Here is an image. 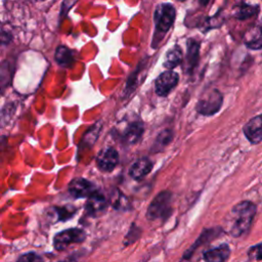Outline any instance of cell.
I'll return each mask as SVG.
<instances>
[{
  "mask_svg": "<svg viewBox=\"0 0 262 262\" xmlns=\"http://www.w3.org/2000/svg\"><path fill=\"white\" fill-rule=\"evenodd\" d=\"M243 132L246 138L252 144L262 142V114L250 119L243 127Z\"/></svg>",
  "mask_w": 262,
  "mask_h": 262,
  "instance_id": "obj_8",
  "label": "cell"
},
{
  "mask_svg": "<svg viewBox=\"0 0 262 262\" xmlns=\"http://www.w3.org/2000/svg\"><path fill=\"white\" fill-rule=\"evenodd\" d=\"M145 60H146V58L142 59V60L140 61V63H138L137 69L130 75V77H129V79H128V81H127V83H126V87H125V91H124L125 95L130 94V93L133 92L134 89L136 88V86H137V84H138L137 77H138V74H139V73L142 71V69L144 68V66H146V64L144 63Z\"/></svg>",
  "mask_w": 262,
  "mask_h": 262,
  "instance_id": "obj_18",
  "label": "cell"
},
{
  "mask_svg": "<svg viewBox=\"0 0 262 262\" xmlns=\"http://www.w3.org/2000/svg\"><path fill=\"white\" fill-rule=\"evenodd\" d=\"M199 1L202 6H207L211 2V0H199Z\"/></svg>",
  "mask_w": 262,
  "mask_h": 262,
  "instance_id": "obj_25",
  "label": "cell"
},
{
  "mask_svg": "<svg viewBox=\"0 0 262 262\" xmlns=\"http://www.w3.org/2000/svg\"><path fill=\"white\" fill-rule=\"evenodd\" d=\"M248 256L252 259L262 261V243L250 247L248 250Z\"/></svg>",
  "mask_w": 262,
  "mask_h": 262,
  "instance_id": "obj_22",
  "label": "cell"
},
{
  "mask_svg": "<svg viewBox=\"0 0 262 262\" xmlns=\"http://www.w3.org/2000/svg\"><path fill=\"white\" fill-rule=\"evenodd\" d=\"M259 11L258 6H252L245 3H242L235 10L234 16L238 19H246L255 15Z\"/></svg>",
  "mask_w": 262,
  "mask_h": 262,
  "instance_id": "obj_19",
  "label": "cell"
},
{
  "mask_svg": "<svg viewBox=\"0 0 262 262\" xmlns=\"http://www.w3.org/2000/svg\"><path fill=\"white\" fill-rule=\"evenodd\" d=\"M106 204L107 203L105 198L96 191L88 198V201L86 203V210L89 214L96 216L105 210Z\"/></svg>",
  "mask_w": 262,
  "mask_h": 262,
  "instance_id": "obj_13",
  "label": "cell"
},
{
  "mask_svg": "<svg viewBox=\"0 0 262 262\" xmlns=\"http://www.w3.org/2000/svg\"><path fill=\"white\" fill-rule=\"evenodd\" d=\"M223 103V95L218 89H212L203 94L196 102V112L203 116H213L218 113Z\"/></svg>",
  "mask_w": 262,
  "mask_h": 262,
  "instance_id": "obj_4",
  "label": "cell"
},
{
  "mask_svg": "<svg viewBox=\"0 0 262 262\" xmlns=\"http://www.w3.org/2000/svg\"><path fill=\"white\" fill-rule=\"evenodd\" d=\"M171 204L172 193L169 191H161L149 204L146 211V218L157 220L168 217L171 213Z\"/></svg>",
  "mask_w": 262,
  "mask_h": 262,
  "instance_id": "obj_3",
  "label": "cell"
},
{
  "mask_svg": "<svg viewBox=\"0 0 262 262\" xmlns=\"http://www.w3.org/2000/svg\"><path fill=\"white\" fill-rule=\"evenodd\" d=\"M230 255V248L227 244H221L203 254L205 262H226Z\"/></svg>",
  "mask_w": 262,
  "mask_h": 262,
  "instance_id": "obj_12",
  "label": "cell"
},
{
  "mask_svg": "<svg viewBox=\"0 0 262 262\" xmlns=\"http://www.w3.org/2000/svg\"><path fill=\"white\" fill-rule=\"evenodd\" d=\"M177 1H181V2H183V1H185V0H177Z\"/></svg>",
  "mask_w": 262,
  "mask_h": 262,
  "instance_id": "obj_26",
  "label": "cell"
},
{
  "mask_svg": "<svg viewBox=\"0 0 262 262\" xmlns=\"http://www.w3.org/2000/svg\"><path fill=\"white\" fill-rule=\"evenodd\" d=\"M172 139V132L170 130H164L162 131L155 141L152 150H161L163 149Z\"/></svg>",
  "mask_w": 262,
  "mask_h": 262,
  "instance_id": "obj_20",
  "label": "cell"
},
{
  "mask_svg": "<svg viewBox=\"0 0 262 262\" xmlns=\"http://www.w3.org/2000/svg\"><path fill=\"white\" fill-rule=\"evenodd\" d=\"M179 75L173 70L163 72L155 81V91L159 96H167L178 84Z\"/></svg>",
  "mask_w": 262,
  "mask_h": 262,
  "instance_id": "obj_6",
  "label": "cell"
},
{
  "mask_svg": "<svg viewBox=\"0 0 262 262\" xmlns=\"http://www.w3.org/2000/svg\"><path fill=\"white\" fill-rule=\"evenodd\" d=\"M86 238V233L80 228H69L58 232L53 237V247L55 250L62 251L73 244H80Z\"/></svg>",
  "mask_w": 262,
  "mask_h": 262,
  "instance_id": "obj_5",
  "label": "cell"
},
{
  "mask_svg": "<svg viewBox=\"0 0 262 262\" xmlns=\"http://www.w3.org/2000/svg\"><path fill=\"white\" fill-rule=\"evenodd\" d=\"M143 126L140 122L131 123L123 133V140L127 144H134L141 137Z\"/></svg>",
  "mask_w": 262,
  "mask_h": 262,
  "instance_id": "obj_15",
  "label": "cell"
},
{
  "mask_svg": "<svg viewBox=\"0 0 262 262\" xmlns=\"http://www.w3.org/2000/svg\"><path fill=\"white\" fill-rule=\"evenodd\" d=\"M246 46L253 50L262 49V25L251 31L250 38L246 40Z\"/></svg>",
  "mask_w": 262,
  "mask_h": 262,
  "instance_id": "obj_17",
  "label": "cell"
},
{
  "mask_svg": "<svg viewBox=\"0 0 262 262\" xmlns=\"http://www.w3.org/2000/svg\"><path fill=\"white\" fill-rule=\"evenodd\" d=\"M54 59L60 67L69 68L74 63V53L69 47L59 45L55 49Z\"/></svg>",
  "mask_w": 262,
  "mask_h": 262,
  "instance_id": "obj_16",
  "label": "cell"
},
{
  "mask_svg": "<svg viewBox=\"0 0 262 262\" xmlns=\"http://www.w3.org/2000/svg\"><path fill=\"white\" fill-rule=\"evenodd\" d=\"M176 17V10L173 4L168 2H163L157 5L154 13L155 19V35L152 39L151 46L157 48L159 43L161 42L163 36L172 28Z\"/></svg>",
  "mask_w": 262,
  "mask_h": 262,
  "instance_id": "obj_2",
  "label": "cell"
},
{
  "mask_svg": "<svg viewBox=\"0 0 262 262\" xmlns=\"http://www.w3.org/2000/svg\"><path fill=\"white\" fill-rule=\"evenodd\" d=\"M152 170V162L147 158H141L135 161L129 170V175L135 180L143 179Z\"/></svg>",
  "mask_w": 262,
  "mask_h": 262,
  "instance_id": "obj_11",
  "label": "cell"
},
{
  "mask_svg": "<svg viewBox=\"0 0 262 262\" xmlns=\"http://www.w3.org/2000/svg\"><path fill=\"white\" fill-rule=\"evenodd\" d=\"M111 204L115 208H126L128 205V201L124 194H122L120 191H117L116 193L115 192L112 193Z\"/></svg>",
  "mask_w": 262,
  "mask_h": 262,
  "instance_id": "obj_21",
  "label": "cell"
},
{
  "mask_svg": "<svg viewBox=\"0 0 262 262\" xmlns=\"http://www.w3.org/2000/svg\"><path fill=\"white\" fill-rule=\"evenodd\" d=\"M68 189L70 194L76 199L89 198L90 195H92L97 191L96 187L92 182L82 177L74 178L70 182Z\"/></svg>",
  "mask_w": 262,
  "mask_h": 262,
  "instance_id": "obj_7",
  "label": "cell"
},
{
  "mask_svg": "<svg viewBox=\"0 0 262 262\" xmlns=\"http://www.w3.org/2000/svg\"><path fill=\"white\" fill-rule=\"evenodd\" d=\"M16 262H42V257L36 253L30 252L21 255Z\"/></svg>",
  "mask_w": 262,
  "mask_h": 262,
  "instance_id": "obj_23",
  "label": "cell"
},
{
  "mask_svg": "<svg viewBox=\"0 0 262 262\" xmlns=\"http://www.w3.org/2000/svg\"><path fill=\"white\" fill-rule=\"evenodd\" d=\"M78 0H63L61 4V9H60V17H63L68 14V12L71 10V8L76 4Z\"/></svg>",
  "mask_w": 262,
  "mask_h": 262,
  "instance_id": "obj_24",
  "label": "cell"
},
{
  "mask_svg": "<svg viewBox=\"0 0 262 262\" xmlns=\"http://www.w3.org/2000/svg\"><path fill=\"white\" fill-rule=\"evenodd\" d=\"M187 46V51L185 58L182 61V68L184 73L186 74H192L193 70L199 63V58H200V42L190 38L186 42Z\"/></svg>",
  "mask_w": 262,
  "mask_h": 262,
  "instance_id": "obj_9",
  "label": "cell"
},
{
  "mask_svg": "<svg viewBox=\"0 0 262 262\" xmlns=\"http://www.w3.org/2000/svg\"><path fill=\"white\" fill-rule=\"evenodd\" d=\"M182 61H183L182 49L180 46L175 45L167 51L163 66L168 70H173L177 66L181 64Z\"/></svg>",
  "mask_w": 262,
  "mask_h": 262,
  "instance_id": "obj_14",
  "label": "cell"
},
{
  "mask_svg": "<svg viewBox=\"0 0 262 262\" xmlns=\"http://www.w3.org/2000/svg\"><path fill=\"white\" fill-rule=\"evenodd\" d=\"M257 214V205L251 201H242L235 204L227 217L225 230L233 237L247 233Z\"/></svg>",
  "mask_w": 262,
  "mask_h": 262,
  "instance_id": "obj_1",
  "label": "cell"
},
{
  "mask_svg": "<svg viewBox=\"0 0 262 262\" xmlns=\"http://www.w3.org/2000/svg\"><path fill=\"white\" fill-rule=\"evenodd\" d=\"M119 162L118 151L111 146L102 148L96 158L98 168L104 172H111L115 169Z\"/></svg>",
  "mask_w": 262,
  "mask_h": 262,
  "instance_id": "obj_10",
  "label": "cell"
}]
</instances>
